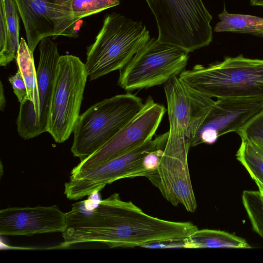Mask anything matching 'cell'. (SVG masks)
<instances>
[{"label": "cell", "mask_w": 263, "mask_h": 263, "mask_svg": "<svg viewBox=\"0 0 263 263\" xmlns=\"http://www.w3.org/2000/svg\"><path fill=\"white\" fill-rule=\"evenodd\" d=\"M88 200L72 204L66 213L61 248L85 242L109 248H134L162 240L183 239L198 230L191 222H176L144 213L132 201L114 193L88 208Z\"/></svg>", "instance_id": "obj_1"}, {"label": "cell", "mask_w": 263, "mask_h": 263, "mask_svg": "<svg viewBox=\"0 0 263 263\" xmlns=\"http://www.w3.org/2000/svg\"><path fill=\"white\" fill-rule=\"evenodd\" d=\"M179 77L211 98L263 99V60L240 54L207 66L195 65Z\"/></svg>", "instance_id": "obj_2"}, {"label": "cell", "mask_w": 263, "mask_h": 263, "mask_svg": "<svg viewBox=\"0 0 263 263\" xmlns=\"http://www.w3.org/2000/svg\"><path fill=\"white\" fill-rule=\"evenodd\" d=\"M150 39L141 22L115 12L106 14L94 42L87 49L84 64L89 80L123 68Z\"/></svg>", "instance_id": "obj_3"}, {"label": "cell", "mask_w": 263, "mask_h": 263, "mask_svg": "<svg viewBox=\"0 0 263 263\" xmlns=\"http://www.w3.org/2000/svg\"><path fill=\"white\" fill-rule=\"evenodd\" d=\"M141 98L130 92L93 105L80 115L73 129L71 151L80 161L112 139L141 111Z\"/></svg>", "instance_id": "obj_4"}, {"label": "cell", "mask_w": 263, "mask_h": 263, "mask_svg": "<svg viewBox=\"0 0 263 263\" xmlns=\"http://www.w3.org/2000/svg\"><path fill=\"white\" fill-rule=\"evenodd\" d=\"M145 1L156 18L159 42L189 53L212 41V16L202 0Z\"/></svg>", "instance_id": "obj_5"}, {"label": "cell", "mask_w": 263, "mask_h": 263, "mask_svg": "<svg viewBox=\"0 0 263 263\" xmlns=\"http://www.w3.org/2000/svg\"><path fill=\"white\" fill-rule=\"evenodd\" d=\"M88 74L85 64L73 55H60L48 118V132L57 143L70 137L80 116Z\"/></svg>", "instance_id": "obj_6"}, {"label": "cell", "mask_w": 263, "mask_h": 263, "mask_svg": "<svg viewBox=\"0 0 263 263\" xmlns=\"http://www.w3.org/2000/svg\"><path fill=\"white\" fill-rule=\"evenodd\" d=\"M189 52L151 38L122 69L118 84L130 91L165 84L187 65Z\"/></svg>", "instance_id": "obj_7"}, {"label": "cell", "mask_w": 263, "mask_h": 263, "mask_svg": "<svg viewBox=\"0 0 263 263\" xmlns=\"http://www.w3.org/2000/svg\"><path fill=\"white\" fill-rule=\"evenodd\" d=\"M170 124L166 146L190 150L215 101L193 88L179 76L164 84Z\"/></svg>", "instance_id": "obj_8"}, {"label": "cell", "mask_w": 263, "mask_h": 263, "mask_svg": "<svg viewBox=\"0 0 263 263\" xmlns=\"http://www.w3.org/2000/svg\"><path fill=\"white\" fill-rule=\"evenodd\" d=\"M168 132L150 139L139 146L102 165L75 176H70L64 185V194L70 200H78L98 193L106 185L118 180L148 175L143 165L149 153L164 148Z\"/></svg>", "instance_id": "obj_9"}, {"label": "cell", "mask_w": 263, "mask_h": 263, "mask_svg": "<svg viewBox=\"0 0 263 263\" xmlns=\"http://www.w3.org/2000/svg\"><path fill=\"white\" fill-rule=\"evenodd\" d=\"M166 109L148 96L137 116L105 145L80 162L70 176L93 169L152 139Z\"/></svg>", "instance_id": "obj_10"}, {"label": "cell", "mask_w": 263, "mask_h": 263, "mask_svg": "<svg viewBox=\"0 0 263 263\" xmlns=\"http://www.w3.org/2000/svg\"><path fill=\"white\" fill-rule=\"evenodd\" d=\"M23 22L27 43L33 53L46 37L76 38L78 34L72 15L71 0H14Z\"/></svg>", "instance_id": "obj_11"}, {"label": "cell", "mask_w": 263, "mask_h": 263, "mask_svg": "<svg viewBox=\"0 0 263 263\" xmlns=\"http://www.w3.org/2000/svg\"><path fill=\"white\" fill-rule=\"evenodd\" d=\"M263 110L261 98H219L199 129L192 147L212 144L220 136L236 132Z\"/></svg>", "instance_id": "obj_12"}, {"label": "cell", "mask_w": 263, "mask_h": 263, "mask_svg": "<svg viewBox=\"0 0 263 263\" xmlns=\"http://www.w3.org/2000/svg\"><path fill=\"white\" fill-rule=\"evenodd\" d=\"M66 226V213L56 205L11 207L0 211L1 235L31 236L63 233Z\"/></svg>", "instance_id": "obj_13"}, {"label": "cell", "mask_w": 263, "mask_h": 263, "mask_svg": "<svg viewBox=\"0 0 263 263\" xmlns=\"http://www.w3.org/2000/svg\"><path fill=\"white\" fill-rule=\"evenodd\" d=\"M40 59L37 72L39 102L31 121L22 137L27 140L48 132L52 93L60 55L57 44L50 37L39 43Z\"/></svg>", "instance_id": "obj_14"}, {"label": "cell", "mask_w": 263, "mask_h": 263, "mask_svg": "<svg viewBox=\"0 0 263 263\" xmlns=\"http://www.w3.org/2000/svg\"><path fill=\"white\" fill-rule=\"evenodd\" d=\"M20 14L14 0H0V65L15 59L20 45Z\"/></svg>", "instance_id": "obj_15"}, {"label": "cell", "mask_w": 263, "mask_h": 263, "mask_svg": "<svg viewBox=\"0 0 263 263\" xmlns=\"http://www.w3.org/2000/svg\"><path fill=\"white\" fill-rule=\"evenodd\" d=\"M187 249H250L247 241L228 232L211 229L197 230L186 238Z\"/></svg>", "instance_id": "obj_16"}, {"label": "cell", "mask_w": 263, "mask_h": 263, "mask_svg": "<svg viewBox=\"0 0 263 263\" xmlns=\"http://www.w3.org/2000/svg\"><path fill=\"white\" fill-rule=\"evenodd\" d=\"M220 22L216 25V32H230L249 34L263 37V18L248 14L229 13L225 7L218 15Z\"/></svg>", "instance_id": "obj_17"}, {"label": "cell", "mask_w": 263, "mask_h": 263, "mask_svg": "<svg viewBox=\"0 0 263 263\" xmlns=\"http://www.w3.org/2000/svg\"><path fill=\"white\" fill-rule=\"evenodd\" d=\"M236 157L254 182L263 185V158L252 144L250 142L241 140Z\"/></svg>", "instance_id": "obj_18"}, {"label": "cell", "mask_w": 263, "mask_h": 263, "mask_svg": "<svg viewBox=\"0 0 263 263\" xmlns=\"http://www.w3.org/2000/svg\"><path fill=\"white\" fill-rule=\"evenodd\" d=\"M242 201L253 230L263 238V197L258 191L245 190Z\"/></svg>", "instance_id": "obj_19"}, {"label": "cell", "mask_w": 263, "mask_h": 263, "mask_svg": "<svg viewBox=\"0 0 263 263\" xmlns=\"http://www.w3.org/2000/svg\"><path fill=\"white\" fill-rule=\"evenodd\" d=\"M119 0H71L70 9L78 21L117 6Z\"/></svg>", "instance_id": "obj_20"}, {"label": "cell", "mask_w": 263, "mask_h": 263, "mask_svg": "<svg viewBox=\"0 0 263 263\" xmlns=\"http://www.w3.org/2000/svg\"><path fill=\"white\" fill-rule=\"evenodd\" d=\"M236 132L241 140L263 145V110Z\"/></svg>", "instance_id": "obj_21"}, {"label": "cell", "mask_w": 263, "mask_h": 263, "mask_svg": "<svg viewBox=\"0 0 263 263\" xmlns=\"http://www.w3.org/2000/svg\"><path fill=\"white\" fill-rule=\"evenodd\" d=\"M8 80L20 104L23 103L28 100L27 88L20 71L17 70L15 74L9 78Z\"/></svg>", "instance_id": "obj_22"}, {"label": "cell", "mask_w": 263, "mask_h": 263, "mask_svg": "<svg viewBox=\"0 0 263 263\" xmlns=\"http://www.w3.org/2000/svg\"><path fill=\"white\" fill-rule=\"evenodd\" d=\"M186 238L162 240L146 244L141 247L148 248H186Z\"/></svg>", "instance_id": "obj_23"}, {"label": "cell", "mask_w": 263, "mask_h": 263, "mask_svg": "<svg viewBox=\"0 0 263 263\" xmlns=\"http://www.w3.org/2000/svg\"><path fill=\"white\" fill-rule=\"evenodd\" d=\"M163 150L164 148H162L153 151L144 157L143 165L149 173L157 170L159 165Z\"/></svg>", "instance_id": "obj_24"}, {"label": "cell", "mask_w": 263, "mask_h": 263, "mask_svg": "<svg viewBox=\"0 0 263 263\" xmlns=\"http://www.w3.org/2000/svg\"><path fill=\"white\" fill-rule=\"evenodd\" d=\"M0 88V109L1 111H3L6 105V99L3 84L1 82Z\"/></svg>", "instance_id": "obj_25"}, {"label": "cell", "mask_w": 263, "mask_h": 263, "mask_svg": "<svg viewBox=\"0 0 263 263\" xmlns=\"http://www.w3.org/2000/svg\"><path fill=\"white\" fill-rule=\"evenodd\" d=\"M259 155L263 158V145L250 142Z\"/></svg>", "instance_id": "obj_26"}, {"label": "cell", "mask_w": 263, "mask_h": 263, "mask_svg": "<svg viewBox=\"0 0 263 263\" xmlns=\"http://www.w3.org/2000/svg\"><path fill=\"white\" fill-rule=\"evenodd\" d=\"M250 5L253 6L263 7V0H250Z\"/></svg>", "instance_id": "obj_27"}]
</instances>
